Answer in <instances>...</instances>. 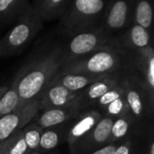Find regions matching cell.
I'll return each mask as SVG.
<instances>
[{
  "mask_svg": "<svg viewBox=\"0 0 154 154\" xmlns=\"http://www.w3.org/2000/svg\"><path fill=\"white\" fill-rule=\"evenodd\" d=\"M2 154H29L22 129L4 141Z\"/></svg>",
  "mask_w": 154,
  "mask_h": 154,
  "instance_id": "7402d4cb",
  "label": "cell"
},
{
  "mask_svg": "<svg viewBox=\"0 0 154 154\" xmlns=\"http://www.w3.org/2000/svg\"><path fill=\"white\" fill-rule=\"evenodd\" d=\"M3 146H4V141L2 143H0V154H2V150H3Z\"/></svg>",
  "mask_w": 154,
  "mask_h": 154,
  "instance_id": "4dcf8cb0",
  "label": "cell"
},
{
  "mask_svg": "<svg viewBox=\"0 0 154 154\" xmlns=\"http://www.w3.org/2000/svg\"><path fill=\"white\" fill-rule=\"evenodd\" d=\"M153 20V0H134L133 22L151 31Z\"/></svg>",
  "mask_w": 154,
  "mask_h": 154,
  "instance_id": "ffe728a7",
  "label": "cell"
},
{
  "mask_svg": "<svg viewBox=\"0 0 154 154\" xmlns=\"http://www.w3.org/2000/svg\"><path fill=\"white\" fill-rule=\"evenodd\" d=\"M134 0H107L101 27L110 35H116L133 23Z\"/></svg>",
  "mask_w": 154,
  "mask_h": 154,
  "instance_id": "52a82bcc",
  "label": "cell"
},
{
  "mask_svg": "<svg viewBox=\"0 0 154 154\" xmlns=\"http://www.w3.org/2000/svg\"><path fill=\"white\" fill-rule=\"evenodd\" d=\"M74 117L67 132V142L72 154H81L83 146L96 125L103 116L95 109H86Z\"/></svg>",
  "mask_w": 154,
  "mask_h": 154,
  "instance_id": "ba28073f",
  "label": "cell"
},
{
  "mask_svg": "<svg viewBox=\"0 0 154 154\" xmlns=\"http://www.w3.org/2000/svg\"><path fill=\"white\" fill-rule=\"evenodd\" d=\"M8 88H9V87H7V86H1V87H0V100L2 99V97H4V95H5V92L7 91Z\"/></svg>",
  "mask_w": 154,
  "mask_h": 154,
  "instance_id": "f546056e",
  "label": "cell"
},
{
  "mask_svg": "<svg viewBox=\"0 0 154 154\" xmlns=\"http://www.w3.org/2000/svg\"><path fill=\"white\" fill-rule=\"evenodd\" d=\"M29 154H39V153H36V152H35V153H29Z\"/></svg>",
  "mask_w": 154,
  "mask_h": 154,
  "instance_id": "1f68e13d",
  "label": "cell"
},
{
  "mask_svg": "<svg viewBox=\"0 0 154 154\" xmlns=\"http://www.w3.org/2000/svg\"><path fill=\"white\" fill-rule=\"evenodd\" d=\"M29 5L28 0H0V24L16 20Z\"/></svg>",
  "mask_w": 154,
  "mask_h": 154,
  "instance_id": "d6986e66",
  "label": "cell"
},
{
  "mask_svg": "<svg viewBox=\"0 0 154 154\" xmlns=\"http://www.w3.org/2000/svg\"><path fill=\"white\" fill-rule=\"evenodd\" d=\"M114 118L104 116L89 134L81 154H89L92 152L108 144Z\"/></svg>",
  "mask_w": 154,
  "mask_h": 154,
  "instance_id": "9a60e30c",
  "label": "cell"
},
{
  "mask_svg": "<svg viewBox=\"0 0 154 154\" xmlns=\"http://www.w3.org/2000/svg\"><path fill=\"white\" fill-rule=\"evenodd\" d=\"M63 129L60 126L42 129L38 148V153L42 154L55 149L61 141Z\"/></svg>",
  "mask_w": 154,
  "mask_h": 154,
  "instance_id": "44dd1931",
  "label": "cell"
},
{
  "mask_svg": "<svg viewBox=\"0 0 154 154\" xmlns=\"http://www.w3.org/2000/svg\"><path fill=\"white\" fill-rule=\"evenodd\" d=\"M23 139L25 141L28 152L29 153H38L39 143L41 140V135L42 133V129L32 121L27 124L23 129Z\"/></svg>",
  "mask_w": 154,
  "mask_h": 154,
  "instance_id": "603a6c76",
  "label": "cell"
},
{
  "mask_svg": "<svg viewBox=\"0 0 154 154\" xmlns=\"http://www.w3.org/2000/svg\"><path fill=\"white\" fill-rule=\"evenodd\" d=\"M125 97L129 106L130 114L140 126L149 113H152L149 97L143 81L138 72L134 69L124 76Z\"/></svg>",
  "mask_w": 154,
  "mask_h": 154,
  "instance_id": "8992f818",
  "label": "cell"
},
{
  "mask_svg": "<svg viewBox=\"0 0 154 154\" xmlns=\"http://www.w3.org/2000/svg\"><path fill=\"white\" fill-rule=\"evenodd\" d=\"M125 74L108 75L79 91L77 97V100L81 107V110L83 111L90 106L96 105L97 100L105 93L121 82Z\"/></svg>",
  "mask_w": 154,
  "mask_h": 154,
  "instance_id": "7c38bea8",
  "label": "cell"
},
{
  "mask_svg": "<svg viewBox=\"0 0 154 154\" xmlns=\"http://www.w3.org/2000/svg\"><path fill=\"white\" fill-rule=\"evenodd\" d=\"M134 69L142 78L146 88L151 107H154V50L152 45L138 51H129Z\"/></svg>",
  "mask_w": 154,
  "mask_h": 154,
  "instance_id": "30bf717a",
  "label": "cell"
},
{
  "mask_svg": "<svg viewBox=\"0 0 154 154\" xmlns=\"http://www.w3.org/2000/svg\"><path fill=\"white\" fill-rule=\"evenodd\" d=\"M78 94L79 92H72L61 85L51 84L38 100L39 111L67 106L76 100Z\"/></svg>",
  "mask_w": 154,
  "mask_h": 154,
  "instance_id": "4fadbf2b",
  "label": "cell"
},
{
  "mask_svg": "<svg viewBox=\"0 0 154 154\" xmlns=\"http://www.w3.org/2000/svg\"><path fill=\"white\" fill-rule=\"evenodd\" d=\"M116 36L119 46L127 51H138L152 45L151 31L134 22Z\"/></svg>",
  "mask_w": 154,
  "mask_h": 154,
  "instance_id": "5bb4252c",
  "label": "cell"
},
{
  "mask_svg": "<svg viewBox=\"0 0 154 154\" xmlns=\"http://www.w3.org/2000/svg\"><path fill=\"white\" fill-rule=\"evenodd\" d=\"M134 69L131 52L122 47H106L65 62L60 72L91 75L125 74Z\"/></svg>",
  "mask_w": 154,
  "mask_h": 154,
  "instance_id": "7a4b0ae2",
  "label": "cell"
},
{
  "mask_svg": "<svg viewBox=\"0 0 154 154\" xmlns=\"http://www.w3.org/2000/svg\"><path fill=\"white\" fill-rule=\"evenodd\" d=\"M137 127H139V125L131 114L114 119L108 144L117 143L128 140L131 134L134 133Z\"/></svg>",
  "mask_w": 154,
  "mask_h": 154,
  "instance_id": "e0dca14e",
  "label": "cell"
},
{
  "mask_svg": "<svg viewBox=\"0 0 154 154\" xmlns=\"http://www.w3.org/2000/svg\"><path fill=\"white\" fill-rule=\"evenodd\" d=\"M147 154H154V142L152 137L151 138L149 145L147 147Z\"/></svg>",
  "mask_w": 154,
  "mask_h": 154,
  "instance_id": "f1b7e54d",
  "label": "cell"
},
{
  "mask_svg": "<svg viewBox=\"0 0 154 154\" xmlns=\"http://www.w3.org/2000/svg\"><path fill=\"white\" fill-rule=\"evenodd\" d=\"M81 111V107L76 98L73 103L67 106L38 111L37 115L32 119V122L42 129L60 126L69 120L76 117Z\"/></svg>",
  "mask_w": 154,
  "mask_h": 154,
  "instance_id": "8fae6325",
  "label": "cell"
},
{
  "mask_svg": "<svg viewBox=\"0 0 154 154\" xmlns=\"http://www.w3.org/2000/svg\"><path fill=\"white\" fill-rule=\"evenodd\" d=\"M20 104L19 97L15 89L10 85L7 91L0 100V117L16 109Z\"/></svg>",
  "mask_w": 154,
  "mask_h": 154,
  "instance_id": "cb8c5ba5",
  "label": "cell"
},
{
  "mask_svg": "<svg viewBox=\"0 0 154 154\" xmlns=\"http://www.w3.org/2000/svg\"><path fill=\"white\" fill-rule=\"evenodd\" d=\"M107 0H71L60 17V27L67 37L101 26Z\"/></svg>",
  "mask_w": 154,
  "mask_h": 154,
  "instance_id": "3957f363",
  "label": "cell"
},
{
  "mask_svg": "<svg viewBox=\"0 0 154 154\" xmlns=\"http://www.w3.org/2000/svg\"><path fill=\"white\" fill-rule=\"evenodd\" d=\"M42 28V21L30 5L15 20L14 25L0 39V58L19 54Z\"/></svg>",
  "mask_w": 154,
  "mask_h": 154,
  "instance_id": "277c9868",
  "label": "cell"
},
{
  "mask_svg": "<svg viewBox=\"0 0 154 154\" xmlns=\"http://www.w3.org/2000/svg\"><path fill=\"white\" fill-rule=\"evenodd\" d=\"M69 38V41L64 44V63L102 48L119 46L116 36L106 33L101 26L81 32Z\"/></svg>",
  "mask_w": 154,
  "mask_h": 154,
  "instance_id": "5b68a950",
  "label": "cell"
},
{
  "mask_svg": "<svg viewBox=\"0 0 154 154\" xmlns=\"http://www.w3.org/2000/svg\"><path fill=\"white\" fill-rule=\"evenodd\" d=\"M105 115L106 116L112 117L114 119L125 116L127 114H130L129 111V106L126 102L125 95L120 97L119 98L116 99L115 101L111 102L109 105H107L104 109H103Z\"/></svg>",
  "mask_w": 154,
  "mask_h": 154,
  "instance_id": "d4e9b609",
  "label": "cell"
},
{
  "mask_svg": "<svg viewBox=\"0 0 154 154\" xmlns=\"http://www.w3.org/2000/svg\"><path fill=\"white\" fill-rule=\"evenodd\" d=\"M39 111L38 100L29 104H20L19 106L0 117V143L7 139L14 133L23 129L32 121Z\"/></svg>",
  "mask_w": 154,
  "mask_h": 154,
  "instance_id": "9c48e42d",
  "label": "cell"
},
{
  "mask_svg": "<svg viewBox=\"0 0 154 154\" xmlns=\"http://www.w3.org/2000/svg\"><path fill=\"white\" fill-rule=\"evenodd\" d=\"M125 95V86H124V78L121 80L119 84H117L116 87L108 90L106 93H105L97 102V105L103 110L107 105H109L111 102L115 101L116 99L119 98L120 97Z\"/></svg>",
  "mask_w": 154,
  "mask_h": 154,
  "instance_id": "484cf974",
  "label": "cell"
},
{
  "mask_svg": "<svg viewBox=\"0 0 154 154\" xmlns=\"http://www.w3.org/2000/svg\"><path fill=\"white\" fill-rule=\"evenodd\" d=\"M114 154H136L134 143L130 140H126L118 144Z\"/></svg>",
  "mask_w": 154,
  "mask_h": 154,
  "instance_id": "4316f807",
  "label": "cell"
},
{
  "mask_svg": "<svg viewBox=\"0 0 154 154\" xmlns=\"http://www.w3.org/2000/svg\"><path fill=\"white\" fill-rule=\"evenodd\" d=\"M64 61V44L60 43L42 49L28 60L16 72L11 83L20 103L26 105L39 100L60 72Z\"/></svg>",
  "mask_w": 154,
  "mask_h": 154,
  "instance_id": "6da1fadb",
  "label": "cell"
},
{
  "mask_svg": "<svg viewBox=\"0 0 154 154\" xmlns=\"http://www.w3.org/2000/svg\"><path fill=\"white\" fill-rule=\"evenodd\" d=\"M106 76L108 75H91L85 73L59 72L52 79L51 84L61 85L72 92H79L88 86Z\"/></svg>",
  "mask_w": 154,
  "mask_h": 154,
  "instance_id": "2e32d148",
  "label": "cell"
},
{
  "mask_svg": "<svg viewBox=\"0 0 154 154\" xmlns=\"http://www.w3.org/2000/svg\"><path fill=\"white\" fill-rule=\"evenodd\" d=\"M70 2L71 0H35L33 7L42 22L51 21L60 18Z\"/></svg>",
  "mask_w": 154,
  "mask_h": 154,
  "instance_id": "ac0fdd59",
  "label": "cell"
},
{
  "mask_svg": "<svg viewBox=\"0 0 154 154\" xmlns=\"http://www.w3.org/2000/svg\"><path fill=\"white\" fill-rule=\"evenodd\" d=\"M117 146H118V143H109L92 152L89 154H114Z\"/></svg>",
  "mask_w": 154,
  "mask_h": 154,
  "instance_id": "83f0119b",
  "label": "cell"
}]
</instances>
